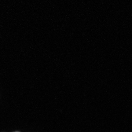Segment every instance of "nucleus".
<instances>
[{"label":"nucleus","instance_id":"nucleus-1","mask_svg":"<svg viewBox=\"0 0 132 132\" xmlns=\"http://www.w3.org/2000/svg\"></svg>","mask_w":132,"mask_h":132}]
</instances>
